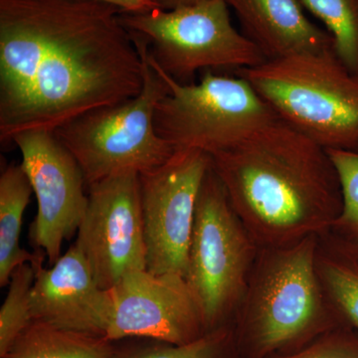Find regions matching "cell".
<instances>
[{
    "mask_svg": "<svg viewBox=\"0 0 358 358\" xmlns=\"http://www.w3.org/2000/svg\"><path fill=\"white\" fill-rule=\"evenodd\" d=\"M122 13L96 0H0L2 145L141 93L143 57Z\"/></svg>",
    "mask_w": 358,
    "mask_h": 358,
    "instance_id": "obj_1",
    "label": "cell"
},
{
    "mask_svg": "<svg viewBox=\"0 0 358 358\" xmlns=\"http://www.w3.org/2000/svg\"><path fill=\"white\" fill-rule=\"evenodd\" d=\"M209 157L260 248L329 232L343 210L341 180L327 150L281 120Z\"/></svg>",
    "mask_w": 358,
    "mask_h": 358,
    "instance_id": "obj_2",
    "label": "cell"
},
{
    "mask_svg": "<svg viewBox=\"0 0 358 358\" xmlns=\"http://www.w3.org/2000/svg\"><path fill=\"white\" fill-rule=\"evenodd\" d=\"M317 236L260 248L232 326L242 358L300 350L348 326L327 298L315 270Z\"/></svg>",
    "mask_w": 358,
    "mask_h": 358,
    "instance_id": "obj_3",
    "label": "cell"
},
{
    "mask_svg": "<svg viewBox=\"0 0 358 358\" xmlns=\"http://www.w3.org/2000/svg\"><path fill=\"white\" fill-rule=\"evenodd\" d=\"M236 74L292 129L324 150L358 154V76L334 49L266 60Z\"/></svg>",
    "mask_w": 358,
    "mask_h": 358,
    "instance_id": "obj_4",
    "label": "cell"
},
{
    "mask_svg": "<svg viewBox=\"0 0 358 358\" xmlns=\"http://www.w3.org/2000/svg\"><path fill=\"white\" fill-rule=\"evenodd\" d=\"M143 61L141 93L126 102L80 115L54 131L81 167L87 186L124 171L145 173L164 166L176 150L157 134L155 108L167 85L148 59V44L131 32Z\"/></svg>",
    "mask_w": 358,
    "mask_h": 358,
    "instance_id": "obj_5",
    "label": "cell"
},
{
    "mask_svg": "<svg viewBox=\"0 0 358 358\" xmlns=\"http://www.w3.org/2000/svg\"><path fill=\"white\" fill-rule=\"evenodd\" d=\"M259 250L210 166L197 199L185 277L207 331L232 324Z\"/></svg>",
    "mask_w": 358,
    "mask_h": 358,
    "instance_id": "obj_6",
    "label": "cell"
},
{
    "mask_svg": "<svg viewBox=\"0 0 358 358\" xmlns=\"http://www.w3.org/2000/svg\"><path fill=\"white\" fill-rule=\"evenodd\" d=\"M148 59L167 85L155 108V131L176 150L213 155L280 121L243 77L205 71L199 83L179 84L150 59L148 47Z\"/></svg>",
    "mask_w": 358,
    "mask_h": 358,
    "instance_id": "obj_7",
    "label": "cell"
},
{
    "mask_svg": "<svg viewBox=\"0 0 358 358\" xmlns=\"http://www.w3.org/2000/svg\"><path fill=\"white\" fill-rule=\"evenodd\" d=\"M120 20L145 40L150 59L179 84L194 83L199 71L238 72L266 61L258 47L233 26L226 0L173 10L122 13Z\"/></svg>",
    "mask_w": 358,
    "mask_h": 358,
    "instance_id": "obj_8",
    "label": "cell"
},
{
    "mask_svg": "<svg viewBox=\"0 0 358 358\" xmlns=\"http://www.w3.org/2000/svg\"><path fill=\"white\" fill-rule=\"evenodd\" d=\"M210 166L206 152L178 150L164 166L140 174L148 272L186 277L197 199Z\"/></svg>",
    "mask_w": 358,
    "mask_h": 358,
    "instance_id": "obj_9",
    "label": "cell"
},
{
    "mask_svg": "<svg viewBox=\"0 0 358 358\" xmlns=\"http://www.w3.org/2000/svg\"><path fill=\"white\" fill-rule=\"evenodd\" d=\"M75 245L101 289L147 270L140 173L124 171L89 186L88 206Z\"/></svg>",
    "mask_w": 358,
    "mask_h": 358,
    "instance_id": "obj_10",
    "label": "cell"
},
{
    "mask_svg": "<svg viewBox=\"0 0 358 358\" xmlns=\"http://www.w3.org/2000/svg\"><path fill=\"white\" fill-rule=\"evenodd\" d=\"M13 143L20 148L21 164L38 206L30 238L52 266L62 256L63 243L75 236L86 213L84 174L53 131H24Z\"/></svg>",
    "mask_w": 358,
    "mask_h": 358,
    "instance_id": "obj_11",
    "label": "cell"
},
{
    "mask_svg": "<svg viewBox=\"0 0 358 358\" xmlns=\"http://www.w3.org/2000/svg\"><path fill=\"white\" fill-rule=\"evenodd\" d=\"M109 291L113 312L105 336L110 341L145 338L181 345L208 333L201 306L183 275L134 271Z\"/></svg>",
    "mask_w": 358,
    "mask_h": 358,
    "instance_id": "obj_12",
    "label": "cell"
},
{
    "mask_svg": "<svg viewBox=\"0 0 358 358\" xmlns=\"http://www.w3.org/2000/svg\"><path fill=\"white\" fill-rule=\"evenodd\" d=\"M39 249L31 291L33 320L50 326L105 336L113 312L109 289H101L76 245L50 268Z\"/></svg>",
    "mask_w": 358,
    "mask_h": 358,
    "instance_id": "obj_13",
    "label": "cell"
},
{
    "mask_svg": "<svg viewBox=\"0 0 358 358\" xmlns=\"http://www.w3.org/2000/svg\"><path fill=\"white\" fill-rule=\"evenodd\" d=\"M242 33L266 60L336 50L333 37L308 20L300 0H226Z\"/></svg>",
    "mask_w": 358,
    "mask_h": 358,
    "instance_id": "obj_14",
    "label": "cell"
},
{
    "mask_svg": "<svg viewBox=\"0 0 358 358\" xmlns=\"http://www.w3.org/2000/svg\"><path fill=\"white\" fill-rule=\"evenodd\" d=\"M315 270L329 303L358 331V247L331 231L317 236Z\"/></svg>",
    "mask_w": 358,
    "mask_h": 358,
    "instance_id": "obj_15",
    "label": "cell"
},
{
    "mask_svg": "<svg viewBox=\"0 0 358 358\" xmlns=\"http://www.w3.org/2000/svg\"><path fill=\"white\" fill-rule=\"evenodd\" d=\"M33 189L22 164L7 166L0 176V287L10 282L14 271L24 264H33L38 256L21 248L23 215Z\"/></svg>",
    "mask_w": 358,
    "mask_h": 358,
    "instance_id": "obj_16",
    "label": "cell"
},
{
    "mask_svg": "<svg viewBox=\"0 0 358 358\" xmlns=\"http://www.w3.org/2000/svg\"><path fill=\"white\" fill-rule=\"evenodd\" d=\"M115 341L33 320L3 358H120Z\"/></svg>",
    "mask_w": 358,
    "mask_h": 358,
    "instance_id": "obj_17",
    "label": "cell"
},
{
    "mask_svg": "<svg viewBox=\"0 0 358 358\" xmlns=\"http://www.w3.org/2000/svg\"><path fill=\"white\" fill-rule=\"evenodd\" d=\"M326 26L339 59L358 76V0H300Z\"/></svg>",
    "mask_w": 358,
    "mask_h": 358,
    "instance_id": "obj_18",
    "label": "cell"
},
{
    "mask_svg": "<svg viewBox=\"0 0 358 358\" xmlns=\"http://www.w3.org/2000/svg\"><path fill=\"white\" fill-rule=\"evenodd\" d=\"M35 270L31 264L16 268L0 308V358L6 357L21 334L33 322L31 291Z\"/></svg>",
    "mask_w": 358,
    "mask_h": 358,
    "instance_id": "obj_19",
    "label": "cell"
},
{
    "mask_svg": "<svg viewBox=\"0 0 358 358\" xmlns=\"http://www.w3.org/2000/svg\"><path fill=\"white\" fill-rule=\"evenodd\" d=\"M120 358H242L232 324L208 331L186 345L157 343L122 352Z\"/></svg>",
    "mask_w": 358,
    "mask_h": 358,
    "instance_id": "obj_20",
    "label": "cell"
},
{
    "mask_svg": "<svg viewBox=\"0 0 358 358\" xmlns=\"http://www.w3.org/2000/svg\"><path fill=\"white\" fill-rule=\"evenodd\" d=\"M333 160L343 192V210L331 232L358 247V154L327 150Z\"/></svg>",
    "mask_w": 358,
    "mask_h": 358,
    "instance_id": "obj_21",
    "label": "cell"
},
{
    "mask_svg": "<svg viewBox=\"0 0 358 358\" xmlns=\"http://www.w3.org/2000/svg\"><path fill=\"white\" fill-rule=\"evenodd\" d=\"M272 358H358V331L341 326L294 352Z\"/></svg>",
    "mask_w": 358,
    "mask_h": 358,
    "instance_id": "obj_22",
    "label": "cell"
},
{
    "mask_svg": "<svg viewBox=\"0 0 358 358\" xmlns=\"http://www.w3.org/2000/svg\"><path fill=\"white\" fill-rule=\"evenodd\" d=\"M121 9L122 13H138L159 8L155 0H96Z\"/></svg>",
    "mask_w": 358,
    "mask_h": 358,
    "instance_id": "obj_23",
    "label": "cell"
},
{
    "mask_svg": "<svg viewBox=\"0 0 358 358\" xmlns=\"http://www.w3.org/2000/svg\"><path fill=\"white\" fill-rule=\"evenodd\" d=\"M208 0H155L159 8L164 10H173L180 7L196 6Z\"/></svg>",
    "mask_w": 358,
    "mask_h": 358,
    "instance_id": "obj_24",
    "label": "cell"
},
{
    "mask_svg": "<svg viewBox=\"0 0 358 358\" xmlns=\"http://www.w3.org/2000/svg\"></svg>",
    "mask_w": 358,
    "mask_h": 358,
    "instance_id": "obj_25",
    "label": "cell"
}]
</instances>
